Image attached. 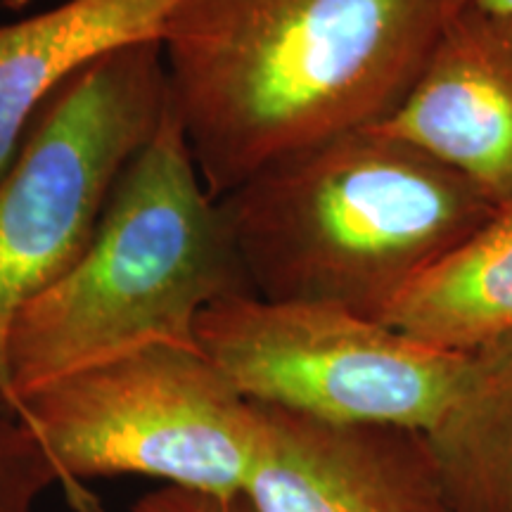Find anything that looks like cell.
I'll use <instances>...</instances> for the list:
<instances>
[{
	"mask_svg": "<svg viewBox=\"0 0 512 512\" xmlns=\"http://www.w3.org/2000/svg\"><path fill=\"white\" fill-rule=\"evenodd\" d=\"M467 0H181L171 105L216 200L278 159L382 124Z\"/></svg>",
	"mask_w": 512,
	"mask_h": 512,
	"instance_id": "1",
	"label": "cell"
},
{
	"mask_svg": "<svg viewBox=\"0 0 512 512\" xmlns=\"http://www.w3.org/2000/svg\"><path fill=\"white\" fill-rule=\"evenodd\" d=\"M238 294L254 292L233 228L169 98L157 131L114 183L91 245L17 313L10 403L136 351L197 349L202 311Z\"/></svg>",
	"mask_w": 512,
	"mask_h": 512,
	"instance_id": "2",
	"label": "cell"
},
{
	"mask_svg": "<svg viewBox=\"0 0 512 512\" xmlns=\"http://www.w3.org/2000/svg\"><path fill=\"white\" fill-rule=\"evenodd\" d=\"M221 202L254 294L368 318L496 209L377 126L278 159Z\"/></svg>",
	"mask_w": 512,
	"mask_h": 512,
	"instance_id": "3",
	"label": "cell"
},
{
	"mask_svg": "<svg viewBox=\"0 0 512 512\" xmlns=\"http://www.w3.org/2000/svg\"><path fill=\"white\" fill-rule=\"evenodd\" d=\"M15 408L79 512H98L88 479L119 475L238 496L259 437V403L240 394L200 349L136 351L48 384Z\"/></svg>",
	"mask_w": 512,
	"mask_h": 512,
	"instance_id": "4",
	"label": "cell"
},
{
	"mask_svg": "<svg viewBox=\"0 0 512 512\" xmlns=\"http://www.w3.org/2000/svg\"><path fill=\"white\" fill-rule=\"evenodd\" d=\"M166 105L162 41L112 50L50 95L0 178V396L8 403L17 313L81 259L114 183Z\"/></svg>",
	"mask_w": 512,
	"mask_h": 512,
	"instance_id": "5",
	"label": "cell"
},
{
	"mask_svg": "<svg viewBox=\"0 0 512 512\" xmlns=\"http://www.w3.org/2000/svg\"><path fill=\"white\" fill-rule=\"evenodd\" d=\"M200 354L247 399L330 422L427 432L472 356L448 354L342 306L238 294L195 325Z\"/></svg>",
	"mask_w": 512,
	"mask_h": 512,
	"instance_id": "6",
	"label": "cell"
},
{
	"mask_svg": "<svg viewBox=\"0 0 512 512\" xmlns=\"http://www.w3.org/2000/svg\"><path fill=\"white\" fill-rule=\"evenodd\" d=\"M256 403L252 512H451L425 432Z\"/></svg>",
	"mask_w": 512,
	"mask_h": 512,
	"instance_id": "7",
	"label": "cell"
},
{
	"mask_svg": "<svg viewBox=\"0 0 512 512\" xmlns=\"http://www.w3.org/2000/svg\"><path fill=\"white\" fill-rule=\"evenodd\" d=\"M377 128L512 202V15L465 3Z\"/></svg>",
	"mask_w": 512,
	"mask_h": 512,
	"instance_id": "8",
	"label": "cell"
},
{
	"mask_svg": "<svg viewBox=\"0 0 512 512\" xmlns=\"http://www.w3.org/2000/svg\"><path fill=\"white\" fill-rule=\"evenodd\" d=\"M181 0H64L0 24V178L57 88L112 50L162 41Z\"/></svg>",
	"mask_w": 512,
	"mask_h": 512,
	"instance_id": "9",
	"label": "cell"
},
{
	"mask_svg": "<svg viewBox=\"0 0 512 512\" xmlns=\"http://www.w3.org/2000/svg\"><path fill=\"white\" fill-rule=\"evenodd\" d=\"M380 320L460 356L512 337V202L422 271Z\"/></svg>",
	"mask_w": 512,
	"mask_h": 512,
	"instance_id": "10",
	"label": "cell"
},
{
	"mask_svg": "<svg viewBox=\"0 0 512 512\" xmlns=\"http://www.w3.org/2000/svg\"><path fill=\"white\" fill-rule=\"evenodd\" d=\"M451 512H512V337L472 356L425 432Z\"/></svg>",
	"mask_w": 512,
	"mask_h": 512,
	"instance_id": "11",
	"label": "cell"
},
{
	"mask_svg": "<svg viewBox=\"0 0 512 512\" xmlns=\"http://www.w3.org/2000/svg\"><path fill=\"white\" fill-rule=\"evenodd\" d=\"M60 477L48 451L15 406L0 396V512H36Z\"/></svg>",
	"mask_w": 512,
	"mask_h": 512,
	"instance_id": "12",
	"label": "cell"
},
{
	"mask_svg": "<svg viewBox=\"0 0 512 512\" xmlns=\"http://www.w3.org/2000/svg\"><path fill=\"white\" fill-rule=\"evenodd\" d=\"M133 512H252L245 498L214 496L202 491L166 486L155 494H147L133 505Z\"/></svg>",
	"mask_w": 512,
	"mask_h": 512,
	"instance_id": "13",
	"label": "cell"
},
{
	"mask_svg": "<svg viewBox=\"0 0 512 512\" xmlns=\"http://www.w3.org/2000/svg\"><path fill=\"white\" fill-rule=\"evenodd\" d=\"M467 3H475L479 8L508 12V15H512V0H467Z\"/></svg>",
	"mask_w": 512,
	"mask_h": 512,
	"instance_id": "14",
	"label": "cell"
},
{
	"mask_svg": "<svg viewBox=\"0 0 512 512\" xmlns=\"http://www.w3.org/2000/svg\"><path fill=\"white\" fill-rule=\"evenodd\" d=\"M29 3H31V0H5V8H10V10H22V8H27Z\"/></svg>",
	"mask_w": 512,
	"mask_h": 512,
	"instance_id": "15",
	"label": "cell"
}]
</instances>
